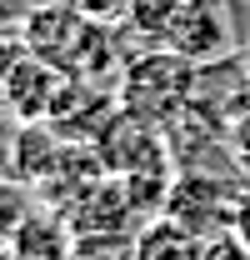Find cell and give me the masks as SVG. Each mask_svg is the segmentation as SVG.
I'll list each match as a JSON object with an SVG mask.
<instances>
[{
	"instance_id": "cell-4",
	"label": "cell",
	"mask_w": 250,
	"mask_h": 260,
	"mask_svg": "<svg viewBox=\"0 0 250 260\" xmlns=\"http://www.w3.org/2000/svg\"><path fill=\"white\" fill-rule=\"evenodd\" d=\"M165 45H170V50H180V55L195 60V65L220 60V55L230 50V25H225L220 0H190L185 15L175 20V30L165 35Z\"/></svg>"
},
{
	"instance_id": "cell-3",
	"label": "cell",
	"mask_w": 250,
	"mask_h": 260,
	"mask_svg": "<svg viewBox=\"0 0 250 260\" xmlns=\"http://www.w3.org/2000/svg\"><path fill=\"white\" fill-rule=\"evenodd\" d=\"M95 155L105 165V175H170V145L160 140V125L130 115V110H115L110 125L100 130L95 140Z\"/></svg>"
},
{
	"instance_id": "cell-10",
	"label": "cell",
	"mask_w": 250,
	"mask_h": 260,
	"mask_svg": "<svg viewBox=\"0 0 250 260\" xmlns=\"http://www.w3.org/2000/svg\"><path fill=\"white\" fill-rule=\"evenodd\" d=\"M200 260H250V245L235 235V230H220V235H205Z\"/></svg>"
},
{
	"instance_id": "cell-7",
	"label": "cell",
	"mask_w": 250,
	"mask_h": 260,
	"mask_svg": "<svg viewBox=\"0 0 250 260\" xmlns=\"http://www.w3.org/2000/svg\"><path fill=\"white\" fill-rule=\"evenodd\" d=\"M190 0H130V15H125V25L130 35H140L145 45H165V35L175 30V20L185 15Z\"/></svg>"
},
{
	"instance_id": "cell-12",
	"label": "cell",
	"mask_w": 250,
	"mask_h": 260,
	"mask_svg": "<svg viewBox=\"0 0 250 260\" xmlns=\"http://www.w3.org/2000/svg\"><path fill=\"white\" fill-rule=\"evenodd\" d=\"M230 230L250 245V185H245V195H240V210H235V225H230Z\"/></svg>"
},
{
	"instance_id": "cell-15",
	"label": "cell",
	"mask_w": 250,
	"mask_h": 260,
	"mask_svg": "<svg viewBox=\"0 0 250 260\" xmlns=\"http://www.w3.org/2000/svg\"><path fill=\"white\" fill-rule=\"evenodd\" d=\"M240 60H245V75H250V50H245V55H240Z\"/></svg>"
},
{
	"instance_id": "cell-13",
	"label": "cell",
	"mask_w": 250,
	"mask_h": 260,
	"mask_svg": "<svg viewBox=\"0 0 250 260\" xmlns=\"http://www.w3.org/2000/svg\"><path fill=\"white\" fill-rule=\"evenodd\" d=\"M10 20H25L20 0H0V35H5V25H10Z\"/></svg>"
},
{
	"instance_id": "cell-5",
	"label": "cell",
	"mask_w": 250,
	"mask_h": 260,
	"mask_svg": "<svg viewBox=\"0 0 250 260\" xmlns=\"http://www.w3.org/2000/svg\"><path fill=\"white\" fill-rule=\"evenodd\" d=\"M10 250L20 260H70L75 230H70V220H65L55 205H45V210H30L20 220V230L10 235Z\"/></svg>"
},
{
	"instance_id": "cell-8",
	"label": "cell",
	"mask_w": 250,
	"mask_h": 260,
	"mask_svg": "<svg viewBox=\"0 0 250 260\" xmlns=\"http://www.w3.org/2000/svg\"><path fill=\"white\" fill-rule=\"evenodd\" d=\"M70 260H135V235H80Z\"/></svg>"
},
{
	"instance_id": "cell-11",
	"label": "cell",
	"mask_w": 250,
	"mask_h": 260,
	"mask_svg": "<svg viewBox=\"0 0 250 260\" xmlns=\"http://www.w3.org/2000/svg\"><path fill=\"white\" fill-rule=\"evenodd\" d=\"M75 5H80V10L90 15V20H105V25L130 15V0H75Z\"/></svg>"
},
{
	"instance_id": "cell-14",
	"label": "cell",
	"mask_w": 250,
	"mask_h": 260,
	"mask_svg": "<svg viewBox=\"0 0 250 260\" xmlns=\"http://www.w3.org/2000/svg\"><path fill=\"white\" fill-rule=\"evenodd\" d=\"M0 260H20V255H15V250H10V245H0Z\"/></svg>"
},
{
	"instance_id": "cell-1",
	"label": "cell",
	"mask_w": 250,
	"mask_h": 260,
	"mask_svg": "<svg viewBox=\"0 0 250 260\" xmlns=\"http://www.w3.org/2000/svg\"><path fill=\"white\" fill-rule=\"evenodd\" d=\"M195 80H200V65L185 60L180 50L170 45H145L140 55H130L120 65V80H115V100L120 110L150 120V125L170 130L195 100Z\"/></svg>"
},
{
	"instance_id": "cell-9",
	"label": "cell",
	"mask_w": 250,
	"mask_h": 260,
	"mask_svg": "<svg viewBox=\"0 0 250 260\" xmlns=\"http://www.w3.org/2000/svg\"><path fill=\"white\" fill-rule=\"evenodd\" d=\"M30 215V195L20 180H0V245H10V235Z\"/></svg>"
},
{
	"instance_id": "cell-6",
	"label": "cell",
	"mask_w": 250,
	"mask_h": 260,
	"mask_svg": "<svg viewBox=\"0 0 250 260\" xmlns=\"http://www.w3.org/2000/svg\"><path fill=\"white\" fill-rule=\"evenodd\" d=\"M200 245H205V235L185 230L170 215H150L135 230V260H200Z\"/></svg>"
},
{
	"instance_id": "cell-2",
	"label": "cell",
	"mask_w": 250,
	"mask_h": 260,
	"mask_svg": "<svg viewBox=\"0 0 250 260\" xmlns=\"http://www.w3.org/2000/svg\"><path fill=\"white\" fill-rule=\"evenodd\" d=\"M250 180L240 175H215V170H180L170 175V190H165V210L170 220H180L195 235H220V230L235 225V210H240V195Z\"/></svg>"
}]
</instances>
